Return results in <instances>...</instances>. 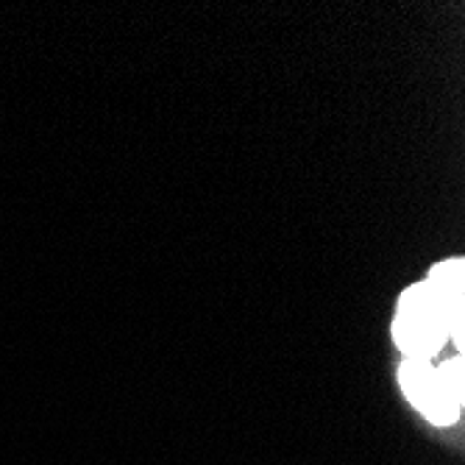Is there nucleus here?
Returning a JSON list of instances; mask_svg holds the SVG:
<instances>
[{"instance_id": "7ed1b4c3", "label": "nucleus", "mask_w": 465, "mask_h": 465, "mask_svg": "<svg viewBox=\"0 0 465 465\" xmlns=\"http://www.w3.org/2000/svg\"><path fill=\"white\" fill-rule=\"evenodd\" d=\"M462 276H465L462 260H446L435 265L432 273L427 276V287L435 295L449 326V337L457 346H462Z\"/></svg>"}, {"instance_id": "f257e3e1", "label": "nucleus", "mask_w": 465, "mask_h": 465, "mask_svg": "<svg viewBox=\"0 0 465 465\" xmlns=\"http://www.w3.org/2000/svg\"><path fill=\"white\" fill-rule=\"evenodd\" d=\"M399 382L410 404L427 415L432 424L449 427L462 410V360L454 357L443 365L432 360H404L399 368Z\"/></svg>"}, {"instance_id": "f03ea898", "label": "nucleus", "mask_w": 465, "mask_h": 465, "mask_svg": "<svg viewBox=\"0 0 465 465\" xmlns=\"http://www.w3.org/2000/svg\"><path fill=\"white\" fill-rule=\"evenodd\" d=\"M393 337L404 351V360H432L449 341L446 318L427 282H418L401 292L393 318Z\"/></svg>"}]
</instances>
